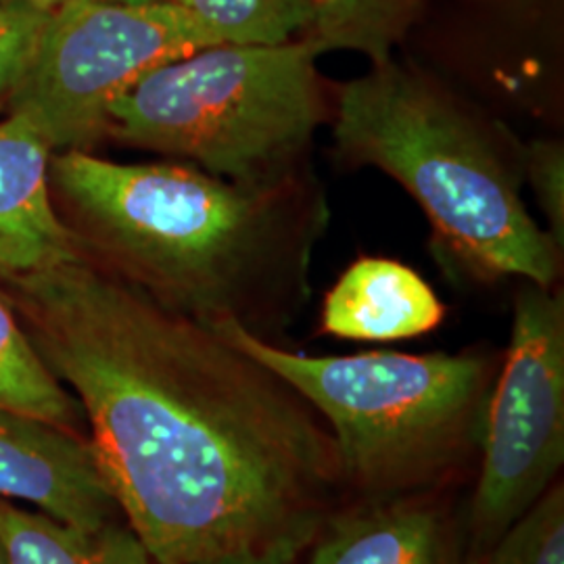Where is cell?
<instances>
[{"label":"cell","instance_id":"cell-4","mask_svg":"<svg viewBox=\"0 0 564 564\" xmlns=\"http://www.w3.org/2000/svg\"><path fill=\"white\" fill-rule=\"evenodd\" d=\"M212 328L321 414L337 445L343 487L362 500L431 494L479 456L500 368L491 354L307 356L232 321Z\"/></svg>","mask_w":564,"mask_h":564},{"label":"cell","instance_id":"cell-13","mask_svg":"<svg viewBox=\"0 0 564 564\" xmlns=\"http://www.w3.org/2000/svg\"><path fill=\"white\" fill-rule=\"evenodd\" d=\"M302 41L318 55L358 51L372 65L393 59V51L423 13V0H302Z\"/></svg>","mask_w":564,"mask_h":564},{"label":"cell","instance_id":"cell-18","mask_svg":"<svg viewBox=\"0 0 564 564\" xmlns=\"http://www.w3.org/2000/svg\"><path fill=\"white\" fill-rule=\"evenodd\" d=\"M48 15L0 0V97L25 76Z\"/></svg>","mask_w":564,"mask_h":564},{"label":"cell","instance_id":"cell-5","mask_svg":"<svg viewBox=\"0 0 564 564\" xmlns=\"http://www.w3.org/2000/svg\"><path fill=\"white\" fill-rule=\"evenodd\" d=\"M305 41L216 44L144 74L109 111L118 141L232 182L303 170L328 99Z\"/></svg>","mask_w":564,"mask_h":564},{"label":"cell","instance_id":"cell-11","mask_svg":"<svg viewBox=\"0 0 564 564\" xmlns=\"http://www.w3.org/2000/svg\"><path fill=\"white\" fill-rule=\"evenodd\" d=\"M444 316L437 293L410 265L362 258L326 293L323 328L349 341H403L435 330Z\"/></svg>","mask_w":564,"mask_h":564},{"label":"cell","instance_id":"cell-9","mask_svg":"<svg viewBox=\"0 0 564 564\" xmlns=\"http://www.w3.org/2000/svg\"><path fill=\"white\" fill-rule=\"evenodd\" d=\"M429 496L335 508L310 545L307 564H477L464 523Z\"/></svg>","mask_w":564,"mask_h":564},{"label":"cell","instance_id":"cell-19","mask_svg":"<svg viewBox=\"0 0 564 564\" xmlns=\"http://www.w3.org/2000/svg\"><path fill=\"white\" fill-rule=\"evenodd\" d=\"M193 564H295L272 556V554H256V552H230V554H220V556H212L199 563Z\"/></svg>","mask_w":564,"mask_h":564},{"label":"cell","instance_id":"cell-16","mask_svg":"<svg viewBox=\"0 0 564 564\" xmlns=\"http://www.w3.org/2000/svg\"><path fill=\"white\" fill-rule=\"evenodd\" d=\"M477 564H564V485H552Z\"/></svg>","mask_w":564,"mask_h":564},{"label":"cell","instance_id":"cell-21","mask_svg":"<svg viewBox=\"0 0 564 564\" xmlns=\"http://www.w3.org/2000/svg\"><path fill=\"white\" fill-rule=\"evenodd\" d=\"M107 2H121V4H160V2H174V4H178V0H107Z\"/></svg>","mask_w":564,"mask_h":564},{"label":"cell","instance_id":"cell-12","mask_svg":"<svg viewBox=\"0 0 564 564\" xmlns=\"http://www.w3.org/2000/svg\"><path fill=\"white\" fill-rule=\"evenodd\" d=\"M0 540L9 564H158L123 519L86 529L2 498Z\"/></svg>","mask_w":564,"mask_h":564},{"label":"cell","instance_id":"cell-20","mask_svg":"<svg viewBox=\"0 0 564 564\" xmlns=\"http://www.w3.org/2000/svg\"><path fill=\"white\" fill-rule=\"evenodd\" d=\"M2 2H9V4H15V7H23V9L42 13V15H48L55 9H59L61 4H65L67 0H2Z\"/></svg>","mask_w":564,"mask_h":564},{"label":"cell","instance_id":"cell-3","mask_svg":"<svg viewBox=\"0 0 564 564\" xmlns=\"http://www.w3.org/2000/svg\"><path fill=\"white\" fill-rule=\"evenodd\" d=\"M333 142L341 162L400 182L437 241L485 276L558 281L563 249L521 197L523 144L431 74L389 59L341 84Z\"/></svg>","mask_w":564,"mask_h":564},{"label":"cell","instance_id":"cell-22","mask_svg":"<svg viewBox=\"0 0 564 564\" xmlns=\"http://www.w3.org/2000/svg\"><path fill=\"white\" fill-rule=\"evenodd\" d=\"M0 564H9V558H7V550H4L2 540H0Z\"/></svg>","mask_w":564,"mask_h":564},{"label":"cell","instance_id":"cell-6","mask_svg":"<svg viewBox=\"0 0 564 564\" xmlns=\"http://www.w3.org/2000/svg\"><path fill=\"white\" fill-rule=\"evenodd\" d=\"M216 41L184 7L67 0L48 13L13 111L51 149H80L109 132V111L144 74Z\"/></svg>","mask_w":564,"mask_h":564},{"label":"cell","instance_id":"cell-14","mask_svg":"<svg viewBox=\"0 0 564 564\" xmlns=\"http://www.w3.org/2000/svg\"><path fill=\"white\" fill-rule=\"evenodd\" d=\"M0 410L25 414L74 433H80L82 424H86L80 403L44 364L2 289Z\"/></svg>","mask_w":564,"mask_h":564},{"label":"cell","instance_id":"cell-2","mask_svg":"<svg viewBox=\"0 0 564 564\" xmlns=\"http://www.w3.org/2000/svg\"><path fill=\"white\" fill-rule=\"evenodd\" d=\"M105 270L203 324L268 339L310 297L328 226L310 165L279 181L232 182L188 163H118L80 149L51 162Z\"/></svg>","mask_w":564,"mask_h":564},{"label":"cell","instance_id":"cell-15","mask_svg":"<svg viewBox=\"0 0 564 564\" xmlns=\"http://www.w3.org/2000/svg\"><path fill=\"white\" fill-rule=\"evenodd\" d=\"M220 44H282L305 28L302 0H178Z\"/></svg>","mask_w":564,"mask_h":564},{"label":"cell","instance_id":"cell-7","mask_svg":"<svg viewBox=\"0 0 564 564\" xmlns=\"http://www.w3.org/2000/svg\"><path fill=\"white\" fill-rule=\"evenodd\" d=\"M564 464V297L523 281L485 408L479 477L464 519L475 561L556 484Z\"/></svg>","mask_w":564,"mask_h":564},{"label":"cell","instance_id":"cell-1","mask_svg":"<svg viewBox=\"0 0 564 564\" xmlns=\"http://www.w3.org/2000/svg\"><path fill=\"white\" fill-rule=\"evenodd\" d=\"M2 282L155 563L230 552L295 563L312 545L337 508L339 456L279 375L84 251Z\"/></svg>","mask_w":564,"mask_h":564},{"label":"cell","instance_id":"cell-10","mask_svg":"<svg viewBox=\"0 0 564 564\" xmlns=\"http://www.w3.org/2000/svg\"><path fill=\"white\" fill-rule=\"evenodd\" d=\"M51 144L20 111L0 121V276L72 260L78 237L51 203Z\"/></svg>","mask_w":564,"mask_h":564},{"label":"cell","instance_id":"cell-8","mask_svg":"<svg viewBox=\"0 0 564 564\" xmlns=\"http://www.w3.org/2000/svg\"><path fill=\"white\" fill-rule=\"evenodd\" d=\"M0 498L86 529L123 519L88 440L9 410H0Z\"/></svg>","mask_w":564,"mask_h":564},{"label":"cell","instance_id":"cell-17","mask_svg":"<svg viewBox=\"0 0 564 564\" xmlns=\"http://www.w3.org/2000/svg\"><path fill=\"white\" fill-rule=\"evenodd\" d=\"M523 176L531 184L547 223V235L564 247V147L558 141H533L523 147Z\"/></svg>","mask_w":564,"mask_h":564}]
</instances>
